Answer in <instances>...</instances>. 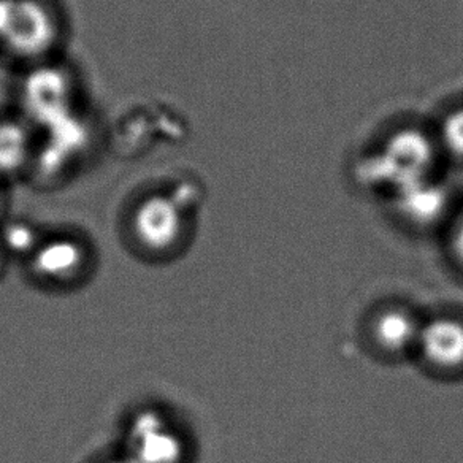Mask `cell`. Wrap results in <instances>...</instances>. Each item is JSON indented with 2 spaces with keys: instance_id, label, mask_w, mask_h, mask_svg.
I'll use <instances>...</instances> for the list:
<instances>
[{
  "instance_id": "obj_10",
  "label": "cell",
  "mask_w": 463,
  "mask_h": 463,
  "mask_svg": "<svg viewBox=\"0 0 463 463\" xmlns=\"http://www.w3.org/2000/svg\"><path fill=\"white\" fill-rule=\"evenodd\" d=\"M443 248L452 270L463 277V219L456 221L448 231Z\"/></svg>"
},
{
  "instance_id": "obj_7",
  "label": "cell",
  "mask_w": 463,
  "mask_h": 463,
  "mask_svg": "<svg viewBox=\"0 0 463 463\" xmlns=\"http://www.w3.org/2000/svg\"><path fill=\"white\" fill-rule=\"evenodd\" d=\"M33 270L48 283L67 284L83 277L90 256L81 240L69 235L43 239L31 256Z\"/></svg>"
},
{
  "instance_id": "obj_6",
  "label": "cell",
  "mask_w": 463,
  "mask_h": 463,
  "mask_svg": "<svg viewBox=\"0 0 463 463\" xmlns=\"http://www.w3.org/2000/svg\"><path fill=\"white\" fill-rule=\"evenodd\" d=\"M126 456L136 463H184L186 443L162 412L145 410L130 422Z\"/></svg>"
},
{
  "instance_id": "obj_11",
  "label": "cell",
  "mask_w": 463,
  "mask_h": 463,
  "mask_svg": "<svg viewBox=\"0 0 463 463\" xmlns=\"http://www.w3.org/2000/svg\"><path fill=\"white\" fill-rule=\"evenodd\" d=\"M103 463H136L134 460H130L128 456L116 457V458H109L107 462Z\"/></svg>"
},
{
  "instance_id": "obj_13",
  "label": "cell",
  "mask_w": 463,
  "mask_h": 463,
  "mask_svg": "<svg viewBox=\"0 0 463 463\" xmlns=\"http://www.w3.org/2000/svg\"><path fill=\"white\" fill-rule=\"evenodd\" d=\"M4 259H5V252H4L2 245H0V270H2V267H4Z\"/></svg>"
},
{
  "instance_id": "obj_3",
  "label": "cell",
  "mask_w": 463,
  "mask_h": 463,
  "mask_svg": "<svg viewBox=\"0 0 463 463\" xmlns=\"http://www.w3.org/2000/svg\"><path fill=\"white\" fill-rule=\"evenodd\" d=\"M18 115L45 130L80 113V83L71 67L59 58L24 67L18 86Z\"/></svg>"
},
{
  "instance_id": "obj_9",
  "label": "cell",
  "mask_w": 463,
  "mask_h": 463,
  "mask_svg": "<svg viewBox=\"0 0 463 463\" xmlns=\"http://www.w3.org/2000/svg\"><path fill=\"white\" fill-rule=\"evenodd\" d=\"M39 232L33 225L27 224L24 221H10L4 224L0 231V245L2 250L7 254H16V256H26L31 259L33 251L39 248L43 239L37 237Z\"/></svg>"
},
{
  "instance_id": "obj_8",
  "label": "cell",
  "mask_w": 463,
  "mask_h": 463,
  "mask_svg": "<svg viewBox=\"0 0 463 463\" xmlns=\"http://www.w3.org/2000/svg\"><path fill=\"white\" fill-rule=\"evenodd\" d=\"M37 138L20 115L0 116V183L31 174Z\"/></svg>"
},
{
  "instance_id": "obj_2",
  "label": "cell",
  "mask_w": 463,
  "mask_h": 463,
  "mask_svg": "<svg viewBox=\"0 0 463 463\" xmlns=\"http://www.w3.org/2000/svg\"><path fill=\"white\" fill-rule=\"evenodd\" d=\"M424 316L416 303L402 297L374 302L359 324L364 351L384 365L411 364Z\"/></svg>"
},
{
  "instance_id": "obj_5",
  "label": "cell",
  "mask_w": 463,
  "mask_h": 463,
  "mask_svg": "<svg viewBox=\"0 0 463 463\" xmlns=\"http://www.w3.org/2000/svg\"><path fill=\"white\" fill-rule=\"evenodd\" d=\"M187 203L174 193H151L132 212L137 243L151 252L176 250L186 237Z\"/></svg>"
},
{
  "instance_id": "obj_4",
  "label": "cell",
  "mask_w": 463,
  "mask_h": 463,
  "mask_svg": "<svg viewBox=\"0 0 463 463\" xmlns=\"http://www.w3.org/2000/svg\"><path fill=\"white\" fill-rule=\"evenodd\" d=\"M411 364L433 383H463V308L425 311Z\"/></svg>"
},
{
  "instance_id": "obj_1",
  "label": "cell",
  "mask_w": 463,
  "mask_h": 463,
  "mask_svg": "<svg viewBox=\"0 0 463 463\" xmlns=\"http://www.w3.org/2000/svg\"><path fill=\"white\" fill-rule=\"evenodd\" d=\"M65 24L54 0H7L0 50L31 67L58 58Z\"/></svg>"
},
{
  "instance_id": "obj_12",
  "label": "cell",
  "mask_w": 463,
  "mask_h": 463,
  "mask_svg": "<svg viewBox=\"0 0 463 463\" xmlns=\"http://www.w3.org/2000/svg\"><path fill=\"white\" fill-rule=\"evenodd\" d=\"M4 208H5V197H4V191H2V183H0V218L4 214Z\"/></svg>"
}]
</instances>
